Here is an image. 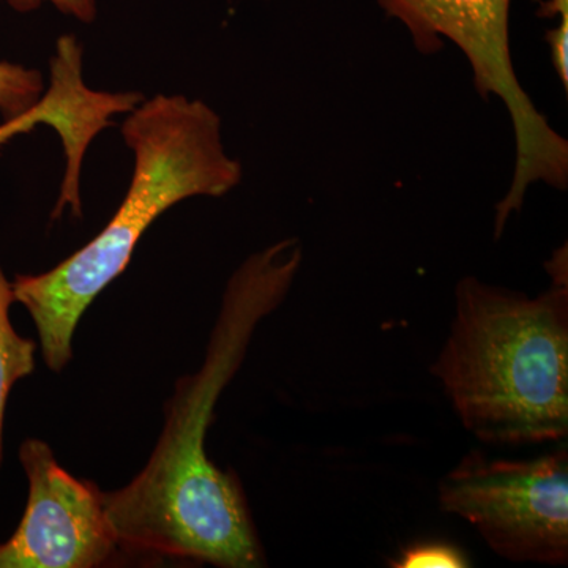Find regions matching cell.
<instances>
[{"label":"cell","mask_w":568,"mask_h":568,"mask_svg":"<svg viewBox=\"0 0 568 568\" xmlns=\"http://www.w3.org/2000/svg\"><path fill=\"white\" fill-rule=\"evenodd\" d=\"M302 264L297 239L253 254L231 276L203 365L179 379L159 443L125 487L103 491L119 547L220 568L265 566L244 487L213 465L205 437L216 403L244 364L254 332L293 286Z\"/></svg>","instance_id":"1"},{"label":"cell","mask_w":568,"mask_h":568,"mask_svg":"<svg viewBox=\"0 0 568 568\" xmlns=\"http://www.w3.org/2000/svg\"><path fill=\"white\" fill-rule=\"evenodd\" d=\"M122 134L134 153V173L111 222L58 267L11 283L54 373L70 364L82 315L125 271L148 227L186 197L223 196L242 179L241 163L224 152L219 114L200 100L156 95L134 108Z\"/></svg>","instance_id":"2"},{"label":"cell","mask_w":568,"mask_h":568,"mask_svg":"<svg viewBox=\"0 0 568 568\" xmlns=\"http://www.w3.org/2000/svg\"><path fill=\"white\" fill-rule=\"evenodd\" d=\"M537 297L467 276L432 366L463 426L481 443H558L568 436V283Z\"/></svg>","instance_id":"3"},{"label":"cell","mask_w":568,"mask_h":568,"mask_svg":"<svg viewBox=\"0 0 568 568\" xmlns=\"http://www.w3.org/2000/svg\"><path fill=\"white\" fill-rule=\"evenodd\" d=\"M377 6L405 26L417 50L432 54L448 39L465 52L484 99L499 97L506 104L517 162L504 200L497 204L495 234H503L511 213L525 203L529 186L545 182L566 190L568 144L530 102L518 82L508 40L510 0H376Z\"/></svg>","instance_id":"4"},{"label":"cell","mask_w":568,"mask_h":568,"mask_svg":"<svg viewBox=\"0 0 568 568\" xmlns=\"http://www.w3.org/2000/svg\"><path fill=\"white\" fill-rule=\"evenodd\" d=\"M439 507L478 530L511 562H568V452L532 459L469 452L437 488Z\"/></svg>","instance_id":"5"},{"label":"cell","mask_w":568,"mask_h":568,"mask_svg":"<svg viewBox=\"0 0 568 568\" xmlns=\"http://www.w3.org/2000/svg\"><path fill=\"white\" fill-rule=\"evenodd\" d=\"M21 465L28 506L17 532L0 544V568H97L118 555L103 491L71 476L44 440L26 439Z\"/></svg>","instance_id":"6"},{"label":"cell","mask_w":568,"mask_h":568,"mask_svg":"<svg viewBox=\"0 0 568 568\" xmlns=\"http://www.w3.org/2000/svg\"><path fill=\"white\" fill-rule=\"evenodd\" d=\"M51 89L31 111L0 125V145L21 133L31 132L37 123H48L61 134L67 153V174L81 171L85 148L115 112L125 110L122 93L93 92L81 77V51L61 44L51 67Z\"/></svg>","instance_id":"7"},{"label":"cell","mask_w":568,"mask_h":568,"mask_svg":"<svg viewBox=\"0 0 568 568\" xmlns=\"http://www.w3.org/2000/svg\"><path fill=\"white\" fill-rule=\"evenodd\" d=\"M11 283L0 268V462H2L3 417L11 387L36 369V343L14 331L10 321L13 304Z\"/></svg>","instance_id":"8"},{"label":"cell","mask_w":568,"mask_h":568,"mask_svg":"<svg viewBox=\"0 0 568 568\" xmlns=\"http://www.w3.org/2000/svg\"><path fill=\"white\" fill-rule=\"evenodd\" d=\"M43 80L37 70L0 62V112L6 121L20 118L40 102Z\"/></svg>","instance_id":"9"},{"label":"cell","mask_w":568,"mask_h":568,"mask_svg":"<svg viewBox=\"0 0 568 568\" xmlns=\"http://www.w3.org/2000/svg\"><path fill=\"white\" fill-rule=\"evenodd\" d=\"M395 568H459L470 567L463 549L444 541H420L410 545L392 560Z\"/></svg>","instance_id":"10"},{"label":"cell","mask_w":568,"mask_h":568,"mask_svg":"<svg viewBox=\"0 0 568 568\" xmlns=\"http://www.w3.org/2000/svg\"><path fill=\"white\" fill-rule=\"evenodd\" d=\"M44 2L52 3L63 14H69L82 22H92L97 17L95 0H7L11 9L20 11V13L37 10Z\"/></svg>","instance_id":"11"},{"label":"cell","mask_w":568,"mask_h":568,"mask_svg":"<svg viewBox=\"0 0 568 568\" xmlns=\"http://www.w3.org/2000/svg\"><path fill=\"white\" fill-rule=\"evenodd\" d=\"M556 14L560 17V24L568 26V0H548V2H541L538 17L555 18Z\"/></svg>","instance_id":"12"}]
</instances>
